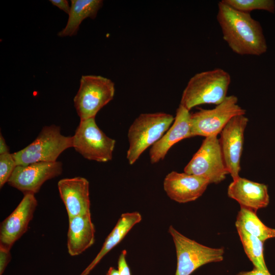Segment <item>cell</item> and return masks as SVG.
<instances>
[{"label":"cell","instance_id":"cell-24","mask_svg":"<svg viewBox=\"0 0 275 275\" xmlns=\"http://www.w3.org/2000/svg\"><path fill=\"white\" fill-rule=\"evenodd\" d=\"M10 250L0 246V275H3L7 265L11 261Z\"/></svg>","mask_w":275,"mask_h":275},{"label":"cell","instance_id":"cell-28","mask_svg":"<svg viewBox=\"0 0 275 275\" xmlns=\"http://www.w3.org/2000/svg\"><path fill=\"white\" fill-rule=\"evenodd\" d=\"M9 153V148L2 133L0 134V155Z\"/></svg>","mask_w":275,"mask_h":275},{"label":"cell","instance_id":"cell-20","mask_svg":"<svg viewBox=\"0 0 275 275\" xmlns=\"http://www.w3.org/2000/svg\"><path fill=\"white\" fill-rule=\"evenodd\" d=\"M246 232L264 242L275 238V229L269 228L263 224L257 216L256 212L240 207L235 222Z\"/></svg>","mask_w":275,"mask_h":275},{"label":"cell","instance_id":"cell-5","mask_svg":"<svg viewBox=\"0 0 275 275\" xmlns=\"http://www.w3.org/2000/svg\"><path fill=\"white\" fill-rule=\"evenodd\" d=\"M177 256L175 275H190L202 265L224 259V249L210 248L192 240L178 231L172 226L169 228Z\"/></svg>","mask_w":275,"mask_h":275},{"label":"cell","instance_id":"cell-15","mask_svg":"<svg viewBox=\"0 0 275 275\" xmlns=\"http://www.w3.org/2000/svg\"><path fill=\"white\" fill-rule=\"evenodd\" d=\"M190 111L179 104L176 110L173 125L161 138L154 144L149 151L151 163H155L165 157L168 151L176 143L193 137Z\"/></svg>","mask_w":275,"mask_h":275},{"label":"cell","instance_id":"cell-11","mask_svg":"<svg viewBox=\"0 0 275 275\" xmlns=\"http://www.w3.org/2000/svg\"><path fill=\"white\" fill-rule=\"evenodd\" d=\"M249 122L245 115L232 118L221 132L219 139L223 158L233 180L239 177L244 133Z\"/></svg>","mask_w":275,"mask_h":275},{"label":"cell","instance_id":"cell-9","mask_svg":"<svg viewBox=\"0 0 275 275\" xmlns=\"http://www.w3.org/2000/svg\"><path fill=\"white\" fill-rule=\"evenodd\" d=\"M245 114V110L238 104L235 95L227 96L220 104L212 109H200L191 114L190 123L193 137L217 136L234 117Z\"/></svg>","mask_w":275,"mask_h":275},{"label":"cell","instance_id":"cell-21","mask_svg":"<svg viewBox=\"0 0 275 275\" xmlns=\"http://www.w3.org/2000/svg\"><path fill=\"white\" fill-rule=\"evenodd\" d=\"M243 249L255 268L269 271L263 255V241L246 232L241 227L235 225Z\"/></svg>","mask_w":275,"mask_h":275},{"label":"cell","instance_id":"cell-10","mask_svg":"<svg viewBox=\"0 0 275 275\" xmlns=\"http://www.w3.org/2000/svg\"><path fill=\"white\" fill-rule=\"evenodd\" d=\"M63 164L60 161L37 162L16 167L8 183L23 195L37 193L46 181L60 175Z\"/></svg>","mask_w":275,"mask_h":275},{"label":"cell","instance_id":"cell-12","mask_svg":"<svg viewBox=\"0 0 275 275\" xmlns=\"http://www.w3.org/2000/svg\"><path fill=\"white\" fill-rule=\"evenodd\" d=\"M37 205L35 195H24L16 208L1 224L0 246L11 250L27 231Z\"/></svg>","mask_w":275,"mask_h":275},{"label":"cell","instance_id":"cell-18","mask_svg":"<svg viewBox=\"0 0 275 275\" xmlns=\"http://www.w3.org/2000/svg\"><path fill=\"white\" fill-rule=\"evenodd\" d=\"M142 219L141 214L137 211L122 214L115 226L105 239L99 252L80 275H88L102 258L119 244L129 231L140 223Z\"/></svg>","mask_w":275,"mask_h":275},{"label":"cell","instance_id":"cell-25","mask_svg":"<svg viewBox=\"0 0 275 275\" xmlns=\"http://www.w3.org/2000/svg\"><path fill=\"white\" fill-rule=\"evenodd\" d=\"M127 252L123 250L118 258V270L120 275H131L129 267L126 260Z\"/></svg>","mask_w":275,"mask_h":275},{"label":"cell","instance_id":"cell-22","mask_svg":"<svg viewBox=\"0 0 275 275\" xmlns=\"http://www.w3.org/2000/svg\"><path fill=\"white\" fill-rule=\"evenodd\" d=\"M238 11L250 13L254 10H264L270 13L275 11V2L273 0H222Z\"/></svg>","mask_w":275,"mask_h":275},{"label":"cell","instance_id":"cell-27","mask_svg":"<svg viewBox=\"0 0 275 275\" xmlns=\"http://www.w3.org/2000/svg\"><path fill=\"white\" fill-rule=\"evenodd\" d=\"M237 275H271L269 271H265L257 268H254L252 270L244 271L239 273Z\"/></svg>","mask_w":275,"mask_h":275},{"label":"cell","instance_id":"cell-1","mask_svg":"<svg viewBox=\"0 0 275 275\" xmlns=\"http://www.w3.org/2000/svg\"><path fill=\"white\" fill-rule=\"evenodd\" d=\"M216 16L223 38L232 51L241 55L259 56L267 49L262 26L250 13L234 9L219 2Z\"/></svg>","mask_w":275,"mask_h":275},{"label":"cell","instance_id":"cell-6","mask_svg":"<svg viewBox=\"0 0 275 275\" xmlns=\"http://www.w3.org/2000/svg\"><path fill=\"white\" fill-rule=\"evenodd\" d=\"M115 92V84L110 79L100 75H82L73 100L80 120L95 117L113 100Z\"/></svg>","mask_w":275,"mask_h":275},{"label":"cell","instance_id":"cell-23","mask_svg":"<svg viewBox=\"0 0 275 275\" xmlns=\"http://www.w3.org/2000/svg\"><path fill=\"white\" fill-rule=\"evenodd\" d=\"M17 166L12 154L0 155V188L8 181Z\"/></svg>","mask_w":275,"mask_h":275},{"label":"cell","instance_id":"cell-17","mask_svg":"<svg viewBox=\"0 0 275 275\" xmlns=\"http://www.w3.org/2000/svg\"><path fill=\"white\" fill-rule=\"evenodd\" d=\"M67 250L70 255L77 256L95 242V229L91 213L68 218Z\"/></svg>","mask_w":275,"mask_h":275},{"label":"cell","instance_id":"cell-29","mask_svg":"<svg viewBox=\"0 0 275 275\" xmlns=\"http://www.w3.org/2000/svg\"><path fill=\"white\" fill-rule=\"evenodd\" d=\"M106 275H120L118 269L114 267H110L107 272Z\"/></svg>","mask_w":275,"mask_h":275},{"label":"cell","instance_id":"cell-2","mask_svg":"<svg viewBox=\"0 0 275 275\" xmlns=\"http://www.w3.org/2000/svg\"><path fill=\"white\" fill-rule=\"evenodd\" d=\"M231 80L230 74L219 68L198 73L188 81L180 104L189 111L201 104L218 105L227 97Z\"/></svg>","mask_w":275,"mask_h":275},{"label":"cell","instance_id":"cell-4","mask_svg":"<svg viewBox=\"0 0 275 275\" xmlns=\"http://www.w3.org/2000/svg\"><path fill=\"white\" fill-rule=\"evenodd\" d=\"M73 147V137L61 133L56 125L44 126L35 140L24 148L11 153L17 166L56 161L65 150Z\"/></svg>","mask_w":275,"mask_h":275},{"label":"cell","instance_id":"cell-19","mask_svg":"<svg viewBox=\"0 0 275 275\" xmlns=\"http://www.w3.org/2000/svg\"><path fill=\"white\" fill-rule=\"evenodd\" d=\"M102 0H72L68 19L65 28L58 33L60 37L76 35L82 21L96 18L103 6Z\"/></svg>","mask_w":275,"mask_h":275},{"label":"cell","instance_id":"cell-7","mask_svg":"<svg viewBox=\"0 0 275 275\" xmlns=\"http://www.w3.org/2000/svg\"><path fill=\"white\" fill-rule=\"evenodd\" d=\"M72 137V147L84 158L101 162L112 160L116 141L98 127L95 117L80 120Z\"/></svg>","mask_w":275,"mask_h":275},{"label":"cell","instance_id":"cell-26","mask_svg":"<svg viewBox=\"0 0 275 275\" xmlns=\"http://www.w3.org/2000/svg\"><path fill=\"white\" fill-rule=\"evenodd\" d=\"M49 1L53 5L57 7L66 13L69 14L70 10V6H69V3L67 1L50 0Z\"/></svg>","mask_w":275,"mask_h":275},{"label":"cell","instance_id":"cell-3","mask_svg":"<svg viewBox=\"0 0 275 275\" xmlns=\"http://www.w3.org/2000/svg\"><path fill=\"white\" fill-rule=\"evenodd\" d=\"M173 115L163 112L142 114L128 131L129 148L126 158L133 164L148 147L158 142L174 121Z\"/></svg>","mask_w":275,"mask_h":275},{"label":"cell","instance_id":"cell-16","mask_svg":"<svg viewBox=\"0 0 275 275\" xmlns=\"http://www.w3.org/2000/svg\"><path fill=\"white\" fill-rule=\"evenodd\" d=\"M227 194L229 198L236 201L240 207L255 212L266 207L269 203L267 185L240 177L230 183Z\"/></svg>","mask_w":275,"mask_h":275},{"label":"cell","instance_id":"cell-13","mask_svg":"<svg viewBox=\"0 0 275 275\" xmlns=\"http://www.w3.org/2000/svg\"><path fill=\"white\" fill-rule=\"evenodd\" d=\"M209 184L203 177L172 171L166 176L163 188L171 200L179 203H185L200 197Z\"/></svg>","mask_w":275,"mask_h":275},{"label":"cell","instance_id":"cell-14","mask_svg":"<svg viewBox=\"0 0 275 275\" xmlns=\"http://www.w3.org/2000/svg\"><path fill=\"white\" fill-rule=\"evenodd\" d=\"M68 218L90 212L89 182L84 177L64 178L58 183Z\"/></svg>","mask_w":275,"mask_h":275},{"label":"cell","instance_id":"cell-8","mask_svg":"<svg viewBox=\"0 0 275 275\" xmlns=\"http://www.w3.org/2000/svg\"><path fill=\"white\" fill-rule=\"evenodd\" d=\"M184 172L203 177L209 183L217 184L229 174L217 136L205 138L197 152L185 167Z\"/></svg>","mask_w":275,"mask_h":275}]
</instances>
